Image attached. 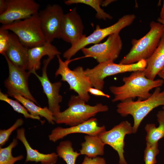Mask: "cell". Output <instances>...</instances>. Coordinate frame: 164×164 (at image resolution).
Returning <instances> with one entry per match:
<instances>
[{
    "instance_id": "cell-1",
    "label": "cell",
    "mask_w": 164,
    "mask_h": 164,
    "mask_svg": "<svg viewBox=\"0 0 164 164\" xmlns=\"http://www.w3.org/2000/svg\"><path fill=\"white\" fill-rule=\"evenodd\" d=\"M122 80L123 85L109 87L111 92L114 95L113 102L133 100L135 97L138 100H145L152 95L149 92L151 90L162 86L164 82L162 79L153 80L148 79L144 71L133 72L129 76L124 77Z\"/></svg>"
},
{
    "instance_id": "cell-2",
    "label": "cell",
    "mask_w": 164,
    "mask_h": 164,
    "mask_svg": "<svg viewBox=\"0 0 164 164\" xmlns=\"http://www.w3.org/2000/svg\"><path fill=\"white\" fill-rule=\"evenodd\" d=\"M149 31L139 39L132 40V47L120 61L125 65L134 63L142 60H147L153 54L164 33V25L154 21L150 23Z\"/></svg>"
},
{
    "instance_id": "cell-3",
    "label": "cell",
    "mask_w": 164,
    "mask_h": 164,
    "mask_svg": "<svg viewBox=\"0 0 164 164\" xmlns=\"http://www.w3.org/2000/svg\"><path fill=\"white\" fill-rule=\"evenodd\" d=\"M85 103L78 95H72L68 103V108L53 115L54 122L73 126L93 117L99 112H106L109 109L107 105L101 103L91 106Z\"/></svg>"
},
{
    "instance_id": "cell-4",
    "label": "cell",
    "mask_w": 164,
    "mask_h": 164,
    "mask_svg": "<svg viewBox=\"0 0 164 164\" xmlns=\"http://www.w3.org/2000/svg\"><path fill=\"white\" fill-rule=\"evenodd\" d=\"M161 105L164 106V91H161L160 87H158L145 100L121 102L117 106V111L123 117L129 115L132 116L133 133H135L145 117L153 109Z\"/></svg>"
},
{
    "instance_id": "cell-5",
    "label": "cell",
    "mask_w": 164,
    "mask_h": 164,
    "mask_svg": "<svg viewBox=\"0 0 164 164\" xmlns=\"http://www.w3.org/2000/svg\"><path fill=\"white\" fill-rule=\"evenodd\" d=\"M0 29L12 31L21 43L28 48L46 43L41 28L38 13L26 19L3 25Z\"/></svg>"
},
{
    "instance_id": "cell-6",
    "label": "cell",
    "mask_w": 164,
    "mask_h": 164,
    "mask_svg": "<svg viewBox=\"0 0 164 164\" xmlns=\"http://www.w3.org/2000/svg\"><path fill=\"white\" fill-rule=\"evenodd\" d=\"M147 65L146 60H143L128 65L108 61L99 63L92 69L87 68L85 70V73L89 79L92 87L102 91L104 84V80L106 77L127 72L144 71Z\"/></svg>"
},
{
    "instance_id": "cell-7",
    "label": "cell",
    "mask_w": 164,
    "mask_h": 164,
    "mask_svg": "<svg viewBox=\"0 0 164 164\" xmlns=\"http://www.w3.org/2000/svg\"><path fill=\"white\" fill-rule=\"evenodd\" d=\"M136 18L134 14L124 15L114 24L108 27L101 28L97 25L94 32L88 36H84L75 43L71 45L63 53V57L67 60H70L79 51L89 44L99 43L107 36L116 32H119L123 29L132 23Z\"/></svg>"
},
{
    "instance_id": "cell-8",
    "label": "cell",
    "mask_w": 164,
    "mask_h": 164,
    "mask_svg": "<svg viewBox=\"0 0 164 164\" xmlns=\"http://www.w3.org/2000/svg\"><path fill=\"white\" fill-rule=\"evenodd\" d=\"M57 57L59 65L55 73L56 77L60 75L61 80L68 83L70 90L74 91L81 99L86 102H88L90 98L88 90L93 87L89 79L85 75L83 67L78 66L71 70L68 65L72 60H67L63 61L60 55Z\"/></svg>"
},
{
    "instance_id": "cell-9",
    "label": "cell",
    "mask_w": 164,
    "mask_h": 164,
    "mask_svg": "<svg viewBox=\"0 0 164 164\" xmlns=\"http://www.w3.org/2000/svg\"><path fill=\"white\" fill-rule=\"evenodd\" d=\"M119 32L108 36L104 43L95 44L81 50L84 56L95 59L99 63L113 61L119 56L122 47V42Z\"/></svg>"
},
{
    "instance_id": "cell-10",
    "label": "cell",
    "mask_w": 164,
    "mask_h": 164,
    "mask_svg": "<svg viewBox=\"0 0 164 164\" xmlns=\"http://www.w3.org/2000/svg\"><path fill=\"white\" fill-rule=\"evenodd\" d=\"M4 56L7 63L9 71L8 77L4 81L8 94L12 97L20 95L37 104L29 88L28 78L31 73L17 67L5 55Z\"/></svg>"
},
{
    "instance_id": "cell-11",
    "label": "cell",
    "mask_w": 164,
    "mask_h": 164,
    "mask_svg": "<svg viewBox=\"0 0 164 164\" xmlns=\"http://www.w3.org/2000/svg\"><path fill=\"white\" fill-rule=\"evenodd\" d=\"M41 28L46 42L51 43L56 38H60L62 19L64 14L62 7L49 4L38 13Z\"/></svg>"
},
{
    "instance_id": "cell-12",
    "label": "cell",
    "mask_w": 164,
    "mask_h": 164,
    "mask_svg": "<svg viewBox=\"0 0 164 164\" xmlns=\"http://www.w3.org/2000/svg\"><path fill=\"white\" fill-rule=\"evenodd\" d=\"M7 9L0 15L3 25L29 18L39 13V5L33 0H7Z\"/></svg>"
},
{
    "instance_id": "cell-13",
    "label": "cell",
    "mask_w": 164,
    "mask_h": 164,
    "mask_svg": "<svg viewBox=\"0 0 164 164\" xmlns=\"http://www.w3.org/2000/svg\"><path fill=\"white\" fill-rule=\"evenodd\" d=\"M132 133L133 127L128 121H124L98 136L105 145H109L117 151L119 164H127L124 156V139L126 135Z\"/></svg>"
},
{
    "instance_id": "cell-14",
    "label": "cell",
    "mask_w": 164,
    "mask_h": 164,
    "mask_svg": "<svg viewBox=\"0 0 164 164\" xmlns=\"http://www.w3.org/2000/svg\"><path fill=\"white\" fill-rule=\"evenodd\" d=\"M84 26L82 19L78 14L76 8L64 14L60 28V38L73 45L84 36Z\"/></svg>"
},
{
    "instance_id": "cell-15",
    "label": "cell",
    "mask_w": 164,
    "mask_h": 164,
    "mask_svg": "<svg viewBox=\"0 0 164 164\" xmlns=\"http://www.w3.org/2000/svg\"><path fill=\"white\" fill-rule=\"evenodd\" d=\"M53 58L48 57L43 61L42 76L38 75L34 72L33 73L38 79L42 87L43 92L48 99V108L53 113V115L60 112L59 103L62 101L63 97L59 94V91L62 84L60 82L53 83L49 80L47 74L48 65Z\"/></svg>"
},
{
    "instance_id": "cell-16",
    "label": "cell",
    "mask_w": 164,
    "mask_h": 164,
    "mask_svg": "<svg viewBox=\"0 0 164 164\" xmlns=\"http://www.w3.org/2000/svg\"><path fill=\"white\" fill-rule=\"evenodd\" d=\"M106 131L105 126H98L97 118L93 117L82 123L69 128H56L52 130L48 137L50 141L55 142L71 134L83 133L98 136Z\"/></svg>"
},
{
    "instance_id": "cell-17",
    "label": "cell",
    "mask_w": 164,
    "mask_h": 164,
    "mask_svg": "<svg viewBox=\"0 0 164 164\" xmlns=\"http://www.w3.org/2000/svg\"><path fill=\"white\" fill-rule=\"evenodd\" d=\"M28 49L15 35L10 33L8 46L4 56L5 55L17 67L26 70L28 69Z\"/></svg>"
},
{
    "instance_id": "cell-18",
    "label": "cell",
    "mask_w": 164,
    "mask_h": 164,
    "mask_svg": "<svg viewBox=\"0 0 164 164\" xmlns=\"http://www.w3.org/2000/svg\"><path fill=\"white\" fill-rule=\"evenodd\" d=\"M28 69L31 73L39 70L41 65V60L45 56L53 58L60 55L61 52L51 43L46 42L44 44L29 48Z\"/></svg>"
},
{
    "instance_id": "cell-19",
    "label": "cell",
    "mask_w": 164,
    "mask_h": 164,
    "mask_svg": "<svg viewBox=\"0 0 164 164\" xmlns=\"http://www.w3.org/2000/svg\"><path fill=\"white\" fill-rule=\"evenodd\" d=\"M16 138L21 141L24 145L26 152L25 162H40L42 164H55L56 162L58 155L55 152L44 154L32 149L25 135V130L23 128L18 129Z\"/></svg>"
},
{
    "instance_id": "cell-20",
    "label": "cell",
    "mask_w": 164,
    "mask_h": 164,
    "mask_svg": "<svg viewBox=\"0 0 164 164\" xmlns=\"http://www.w3.org/2000/svg\"><path fill=\"white\" fill-rule=\"evenodd\" d=\"M146 60L147 65L144 70L146 77L153 80L164 66V33L156 50Z\"/></svg>"
},
{
    "instance_id": "cell-21",
    "label": "cell",
    "mask_w": 164,
    "mask_h": 164,
    "mask_svg": "<svg viewBox=\"0 0 164 164\" xmlns=\"http://www.w3.org/2000/svg\"><path fill=\"white\" fill-rule=\"evenodd\" d=\"M85 141L81 144L80 150V155H84L90 158H95L104 154L105 144L98 136L87 135Z\"/></svg>"
},
{
    "instance_id": "cell-22",
    "label": "cell",
    "mask_w": 164,
    "mask_h": 164,
    "mask_svg": "<svg viewBox=\"0 0 164 164\" xmlns=\"http://www.w3.org/2000/svg\"><path fill=\"white\" fill-rule=\"evenodd\" d=\"M13 97L20 102L32 115L43 117L49 123L54 124L53 114L47 107L42 108L38 106L32 101L20 95H15Z\"/></svg>"
},
{
    "instance_id": "cell-23",
    "label": "cell",
    "mask_w": 164,
    "mask_h": 164,
    "mask_svg": "<svg viewBox=\"0 0 164 164\" xmlns=\"http://www.w3.org/2000/svg\"><path fill=\"white\" fill-rule=\"evenodd\" d=\"M159 126L154 124H147L145 129L147 133L145 139L147 142L155 144L164 137V110L159 111L156 115Z\"/></svg>"
},
{
    "instance_id": "cell-24",
    "label": "cell",
    "mask_w": 164,
    "mask_h": 164,
    "mask_svg": "<svg viewBox=\"0 0 164 164\" xmlns=\"http://www.w3.org/2000/svg\"><path fill=\"white\" fill-rule=\"evenodd\" d=\"M56 151L58 156L63 159L67 164H75L76 159L80 155L79 152L74 151L71 142L68 140L61 142Z\"/></svg>"
},
{
    "instance_id": "cell-25",
    "label": "cell",
    "mask_w": 164,
    "mask_h": 164,
    "mask_svg": "<svg viewBox=\"0 0 164 164\" xmlns=\"http://www.w3.org/2000/svg\"><path fill=\"white\" fill-rule=\"evenodd\" d=\"M102 0H67L64 1L67 5L81 3L89 5L96 11V17L98 19L106 20L111 19L112 17L105 12L100 7Z\"/></svg>"
},
{
    "instance_id": "cell-26",
    "label": "cell",
    "mask_w": 164,
    "mask_h": 164,
    "mask_svg": "<svg viewBox=\"0 0 164 164\" xmlns=\"http://www.w3.org/2000/svg\"><path fill=\"white\" fill-rule=\"evenodd\" d=\"M18 144L17 139L14 138L12 142L7 147L0 148V164H14L23 158L22 155L14 157L12 154V149Z\"/></svg>"
},
{
    "instance_id": "cell-27",
    "label": "cell",
    "mask_w": 164,
    "mask_h": 164,
    "mask_svg": "<svg viewBox=\"0 0 164 164\" xmlns=\"http://www.w3.org/2000/svg\"><path fill=\"white\" fill-rule=\"evenodd\" d=\"M8 95L0 92V100L4 101L10 105L14 110L18 113L23 114L25 118H30L40 120V117H36L28 112L26 108L21 105L18 101L13 100L8 97Z\"/></svg>"
},
{
    "instance_id": "cell-28",
    "label": "cell",
    "mask_w": 164,
    "mask_h": 164,
    "mask_svg": "<svg viewBox=\"0 0 164 164\" xmlns=\"http://www.w3.org/2000/svg\"><path fill=\"white\" fill-rule=\"evenodd\" d=\"M158 143L151 144L146 142L144 156L145 164H155L157 162L156 157L159 153Z\"/></svg>"
},
{
    "instance_id": "cell-29",
    "label": "cell",
    "mask_w": 164,
    "mask_h": 164,
    "mask_svg": "<svg viewBox=\"0 0 164 164\" xmlns=\"http://www.w3.org/2000/svg\"><path fill=\"white\" fill-rule=\"evenodd\" d=\"M23 123V121L21 118L17 119L14 124L7 129L0 130V146L4 145L8 141L12 132Z\"/></svg>"
},
{
    "instance_id": "cell-30",
    "label": "cell",
    "mask_w": 164,
    "mask_h": 164,
    "mask_svg": "<svg viewBox=\"0 0 164 164\" xmlns=\"http://www.w3.org/2000/svg\"><path fill=\"white\" fill-rule=\"evenodd\" d=\"M9 34V31L0 29V53L3 56L8 46Z\"/></svg>"
},
{
    "instance_id": "cell-31",
    "label": "cell",
    "mask_w": 164,
    "mask_h": 164,
    "mask_svg": "<svg viewBox=\"0 0 164 164\" xmlns=\"http://www.w3.org/2000/svg\"><path fill=\"white\" fill-rule=\"evenodd\" d=\"M81 164H106V162L102 157L97 156L91 158L85 156Z\"/></svg>"
},
{
    "instance_id": "cell-32",
    "label": "cell",
    "mask_w": 164,
    "mask_h": 164,
    "mask_svg": "<svg viewBox=\"0 0 164 164\" xmlns=\"http://www.w3.org/2000/svg\"><path fill=\"white\" fill-rule=\"evenodd\" d=\"M88 92L91 94L96 96L105 97L108 98L110 97L109 95L104 93L102 91L92 87L88 89Z\"/></svg>"
},
{
    "instance_id": "cell-33",
    "label": "cell",
    "mask_w": 164,
    "mask_h": 164,
    "mask_svg": "<svg viewBox=\"0 0 164 164\" xmlns=\"http://www.w3.org/2000/svg\"><path fill=\"white\" fill-rule=\"evenodd\" d=\"M8 8L6 0H0V15L6 12Z\"/></svg>"
},
{
    "instance_id": "cell-34",
    "label": "cell",
    "mask_w": 164,
    "mask_h": 164,
    "mask_svg": "<svg viewBox=\"0 0 164 164\" xmlns=\"http://www.w3.org/2000/svg\"><path fill=\"white\" fill-rule=\"evenodd\" d=\"M114 0H105L102 1L101 5L102 7H106L112 2L115 1Z\"/></svg>"
},
{
    "instance_id": "cell-35",
    "label": "cell",
    "mask_w": 164,
    "mask_h": 164,
    "mask_svg": "<svg viewBox=\"0 0 164 164\" xmlns=\"http://www.w3.org/2000/svg\"><path fill=\"white\" fill-rule=\"evenodd\" d=\"M159 18L161 19H164V0L163 1L160 13Z\"/></svg>"
},
{
    "instance_id": "cell-36",
    "label": "cell",
    "mask_w": 164,
    "mask_h": 164,
    "mask_svg": "<svg viewBox=\"0 0 164 164\" xmlns=\"http://www.w3.org/2000/svg\"><path fill=\"white\" fill-rule=\"evenodd\" d=\"M158 22L164 25V19H161L158 17L157 20Z\"/></svg>"
},
{
    "instance_id": "cell-37",
    "label": "cell",
    "mask_w": 164,
    "mask_h": 164,
    "mask_svg": "<svg viewBox=\"0 0 164 164\" xmlns=\"http://www.w3.org/2000/svg\"><path fill=\"white\" fill-rule=\"evenodd\" d=\"M159 76L164 80V73L160 72L158 74Z\"/></svg>"
},
{
    "instance_id": "cell-38",
    "label": "cell",
    "mask_w": 164,
    "mask_h": 164,
    "mask_svg": "<svg viewBox=\"0 0 164 164\" xmlns=\"http://www.w3.org/2000/svg\"><path fill=\"white\" fill-rule=\"evenodd\" d=\"M160 72L164 73V66L163 67Z\"/></svg>"
},
{
    "instance_id": "cell-39",
    "label": "cell",
    "mask_w": 164,
    "mask_h": 164,
    "mask_svg": "<svg viewBox=\"0 0 164 164\" xmlns=\"http://www.w3.org/2000/svg\"><path fill=\"white\" fill-rule=\"evenodd\" d=\"M162 108H163V110H164V106H163V107H162Z\"/></svg>"
}]
</instances>
